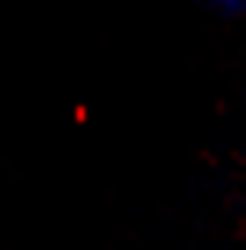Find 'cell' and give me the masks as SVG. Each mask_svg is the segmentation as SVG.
Here are the masks:
<instances>
[{
	"label": "cell",
	"instance_id": "obj_1",
	"mask_svg": "<svg viewBox=\"0 0 246 250\" xmlns=\"http://www.w3.org/2000/svg\"><path fill=\"white\" fill-rule=\"evenodd\" d=\"M209 4H217V8H224V11H243L246 8V0H209Z\"/></svg>",
	"mask_w": 246,
	"mask_h": 250
}]
</instances>
